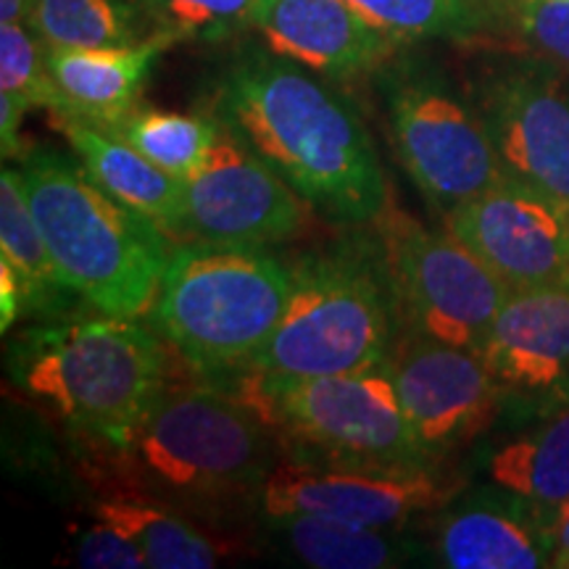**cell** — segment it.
<instances>
[{
	"label": "cell",
	"instance_id": "obj_1",
	"mask_svg": "<svg viewBox=\"0 0 569 569\" xmlns=\"http://www.w3.org/2000/svg\"><path fill=\"white\" fill-rule=\"evenodd\" d=\"M217 117L325 217L365 224L388 206L382 163L353 106L267 46H248L224 69Z\"/></svg>",
	"mask_w": 569,
	"mask_h": 569
},
{
	"label": "cell",
	"instance_id": "obj_2",
	"mask_svg": "<svg viewBox=\"0 0 569 569\" xmlns=\"http://www.w3.org/2000/svg\"><path fill=\"white\" fill-rule=\"evenodd\" d=\"M19 172L63 288L101 315H148L172 256L167 232L106 193L80 159L30 148Z\"/></svg>",
	"mask_w": 569,
	"mask_h": 569
},
{
	"label": "cell",
	"instance_id": "obj_3",
	"mask_svg": "<svg viewBox=\"0 0 569 569\" xmlns=\"http://www.w3.org/2000/svg\"><path fill=\"white\" fill-rule=\"evenodd\" d=\"M293 280L267 248L188 240L172 248L148 317L198 372H240L280 325Z\"/></svg>",
	"mask_w": 569,
	"mask_h": 569
},
{
	"label": "cell",
	"instance_id": "obj_4",
	"mask_svg": "<svg viewBox=\"0 0 569 569\" xmlns=\"http://www.w3.org/2000/svg\"><path fill=\"white\" fill-rule=\"evenodd\" d=\"M17 377L71 427L130 448L167 388L169 369L159 332L98 311L34 336L19 351Z\"/></svg>",
	"mask_w": 569,
	"mask_h": 569
},
{
	"label": "cell",
	"instance_id": "obj_5",
	"mask_svg": "<svg viewBox=\"0 0 569 569\" xmlns=\"http://www.w3.org/2000/svg\"><path fill=\"white\" fill-rule=\"evenodd\" d=\"M293 274L280 325L240 372L296 380L388 365L398 309L380 259L306 256Z\"/></svg>",
	"mask_w": 569,
	"mask_h": 569
},
{
	"label": "cell",
	"instance_id": "obj_6",
	"mask_svg": "<svg viewBox=\"0 0 569 569\" xmlns=\"http://www.w3.org/2000/svg\"><path fill=\"white\" fill-rule=\"evenodd\" d=\"M377 82L398 163L440 219L501 180L478 106H469L436 63L393 56L377 69Z\"/></svg>",
	"mask_w": 569,
	"mask_h": 569
},
{
	"label": "cell",
	"instance_id": "obj_7",
	"mask_svg": "<svg viewBox=\"0 0 569 569\" xmlns=\"http://www.w3.org/2000/svg\"><path fill=\"white\" fill-rule=\"evenodd\" d=\"M238 398L269 430L332 453L336 461L425 465L388 365L356 372L269 380L238 372Z\"/></svg>",
	"mask_w": 569,
	"mask_h": 569
},
{
	"label": "cell",
	"instance_id": "obj_8",
	"mask_svg": "<svg viewBox=\"0 0 569 569\" xmlns=\"http://www.w3.org/2000/svg\"><path fill=\"white\" fill-rule=\"evenodd\" d=\"M375 222L382 269L409 330L480 351L511 293L509 284L446 227L430 230L390 203Z\"/></svg>",
	"mask_w": 569,
	"mask_h": 569
},
{
	"label": "cell",
	"instance_id": "obj_9",
	"mask_svg": "<svg viewBox=\"0 0 569 569\" xmlns=\"http://www.w3.org/2000/svg\"><path fill=\"white\" fill-rule=\"evenodd\" d=\"M267 430L232 393L167 386L127 451L159 486L224 493L261 486L272 472Z\"/></svg>",
	"mask_w": 569,
	"mask_h": 569
},
{
	"label": "cell",
	"instance_id": "obj_10",
	"mask_svg": "<svg viewBox=\"0 0 569 569\" xmlns=\"http://www.w3.org/2000/svg\"><path fill=\"white\" fill-rule=\"evenodd\" d=\"M182 182V243L267 248L303 227V198L224 122L211 153Z\"/></svg>",
	"mask_w": 569,
	"mask_h": 569
},
{
	"label": "cell",
	"instance_id": "obj_11",
	"mask_svg": "<svg viewBox=\"0 0 569 569\" xmlns=\"http://www.w3.org/2000/svg\"><path fill=\"white\" fill-rule=\"evenodd\" d=\"M451 488L425 465H367L338 461L336 467L277 465L259 486L261 509L277 517H332L348 522L396 528L419 511L448 501Z\"/></svg>",
	"mask_w": 569,
	"mask_h": 569
},
{
	"label": "cell",
	"instance_id": "obj_12",
	"mask_svg": "<svg viewBox=\"0 0 569 569\" xmlns=\"http://www.w3.org/2000/svg\"><path fill=\"white\" fill-rule=\"evenodd\" d=\"M443 227L511 293L569 284V211L530 184L501 177L486 193L446 213Z\"/></svg>",
	"mask_w": 569,
	"mask_h": 569
},
{
	"label": "cell",
	"instance_id": "obj_13",
	"mask_svg": "<svg viewBox=\"0 0 569 569\" xmlns=\"http://www.w3.org/2000/svg\"><path fill=\"white\" fill-rule=\"evenodd\" d=\"M388 369L427 457L478 436L493 422L503 398L480 351L415 332L390 353Z\"/></svg>",
	"mask_w": 569,
	"mask_h": 569
},
{
	"label": "cell",
	"instance_id": "obj_14",
	"mask_svg": "<svg viewBox=\"0 0 569 569\" xmlns=\"http://www.w3.org/2000/svg\"><path fill=\"white\" fill-rule=\"evenodd\" d=\"M478 111L503 177L569 211V96L557 77L538 67L501 71L482 88Z\"/></svg>",
	"mask_w": 569,
	"mask_h": 569
},
{
	"label": "cell",
	"instance_id": "obj_15",
	"mask_svg": "<svg viewBox=\"0 0 569 569\" xmlns=\"http://www.w3.org/2000/svg\"><path fill=\"white\" fill-rule=\"evenodd\" d=\"M503 396L569 401V284L515 290L480 348Z\"/></svg>",
	"mask_w": 569,
	"mask_h": 569
},
{
	"label": "cell",
	"instance_id": "obj_16",
	"mask_svg": "<svg viewBox=\"0 0 569 569\" xmlns=\"http://www.w3.org/2000/svg\"><path fill=\"white\" fill-rule=\"evenodd\" d=\"M248 30L272 53L330 80L372 74L403 46L346 0H259Z\"/></svg>",
	"mask_w": 569,
	"mask_h": 569
},
{
	"label": "cell",
	"instance_id": "obj_17",
	"mask_svg": "<svg viewBox=\"0 0 569 569\" xmlns=\"http://www.w3.org/2000/svg\"><path fill=\"white\" fill-rule=\"evenodd\" d=\"M553 517L509 490L488 486L446 511L436 532L438 565L448 569L551 567Z\"/></svg>",
	"mask_w": 569,
	"mask_h": 569
},
{
	"label": "cell",
	"instance_id": "obj_18",
	"mask_svg": "<svg viewBox=\"0 0 569 569\" xmlns=\"http://www.w3.org/2000/svg\"><path fill=\"white\" fill-rule=\"evenodd\" d=\"M174 42L148 34L130 48H46V63L63 98V111L51 117H74L109 130L140 106L142 88L159 56Z\"/></svg>",
	"mask_w": 569,
	"mask_h": 569
},
{
	"label": "cell",
	"instance_id": "obj_19",
	"mask_svg": "<svg viewBox=\"0 0 569 569\" xmlns=\"http://www.w3.org/2000/svg\"><path fill=\"white\" fill-rule=\"evenodd\" d=\"M71 151L106 193L148 217L169 240H184V182L148 161L130 142L74 117H53Z\"/></svg>",
	"mask_w": 569,
	"mask_h": 569
},
{
	"label": "cell",
	"instance_id": "obj_20",
	"mask_svg": "<svg viewBox=\"0 0 569 569\" xmlns=\"http://www.w3.org/2000/svg\"><path fill=\"white\" fill-rule=\"evenodd\" d=\"M486 475L490 486L557 517L569 501V407H559L538 427L498 446L488 457Z\"/></svg>",
	"mask_w": 569,
	"mask_h": 569
},
{
	"label": "cell",
	"instance_id": "obj_21",
	"mask_svg": "<svg viewBox=\"0 0 569 569\" xmlns=\"http://www.w3.org/2000/svg\"><path fill=\"white\" fill-rule=\"evenodd\" d=\"M290 551L317 569H390L415 561L425 549L390 528L348 522L332 517L272 519Z\"/></svg>",
	"mask_w": 569,
	"mask_h": 569
},
{
	"label": "cell",
	"instance_id": "obj_22",
	"mask_svg": "<svg viewBox=\"0 0 569 569\" xmlns=\"http://www.w3.org/2000/svg\"><path fill=\"white\" fill-rule=\"evenodd\" d=\"M92 515L124 530L146 553L148 567L211 569L222 557L206 532L159 503L132 496H109L92 503Z\"/></svg>",
	"mask_w": 569,
	"mask_h": 569
},
{
	"label": "cell",
	"instance_id": "obj_23",
	"mask_svg": "<svg viewBox=\"0 0 569 569\" xmlns=\"http://www.w3.org/2000/svg\"><path fill=\"white\" fill-rule=\"evenodd\" d=\"M30 30L46 48H130L146 40L134 0H38Z\"/></svg>",
	"mask_w": 569,
	"mask_h": 569
},
{
	"label": "cell",
	"instance_id": "obj_24",
	"mask_svg": "<svg viewBox=\"0 0 569 569\" xmlns=\"http://www.w3.org/2000/svg\"><path fill=\"white\" fill-rule=\"evenodd\" d=\"M219 130V117L148 109L142 103L127 113L122 122L109 127L111 134L130 142L134 151L180 180L193 174L206 161Z\"/></svg>",
	"mask_w": 569,
	"mask_h": 569
},
{
	"label": "cell",
	"instance_id": "obj_25",
	"mask_svg": "<svg viewBox=\"0 0 569 569\" xmlns=\"http://www.w3.org/2000/svg\"><path fill=\"white\" fill-rule=\"evenodd\" d=\"M0 259L9 261L24 284L27 309H46L59 290H67L27 201L19 167L0 172Z\"/></svg>",
	"mask_w": 569,
	"mask_h": 569
},
{
	"label": "cell",
	"instance_id": "obj_26",
	"mask_svg": "<svg viewBox=\"0 0 569 569\" xmlns=\"http://www.w3.org/2000/svg\"><path fill=\"white\" fill-rule=\"evenodd\" d=\"M398 42L472 40L490 21L488 0H346Z\"/></svg>",
	"mask_w": 569,
	"mask_h": 569
},
{
	"label": "cell",
	"instance_id": "obj_27",
	"mask_svg": "<svg viewBox=\"0 0 569 569\" xmlns=\"http://www.w3.org/2000/svg\"><path fill=\"white\" fill-rule=\"evenodd\" d=\"M259 0H134L151 34L167 40H222L248 27Z\"/></svg>",
	"mask_w": 569,
	"mask_h": 569
},
{
	"label": "cell",
	"instance_id": "obj_28",
	"mask_svg": "<svg viewBox=\"0 0 569 569\" xmlns=\"http://www.w3.org/2000/svg\"><path fill=\"white\" fill-rule=\"evenodd\" d=\"M0 92L27 109L63 111V98L46 63V46L27 24H0Z\"/></svg>",
	"mask_w": 569,
	"mask_h": 569
},
{
	"label": "cell",
	"instance_id": "obj_29",
	"mask_svg": "<svg viewBox=\"0 0 569 569\" xmlns=\"http://www.w3.org/2000/svg\"><path fill=\"white\" fill-rule=\"evenodd\" d=\"M519 30L543 59L569 74V0H525Z\"/></svg>",
	"mask_w": 569,
	"mask_h": 569
},
{
	"label": "cell",
	"instance_id": "obj_30",
	"mask_svg": "<svg viewBox=\"0 0 569 569\" xmlns=\"http://www.w3.org/2000/svg\"><path fill=\"white\" fill-rule=\"evenodd\" d=\"M74 565L84 569H142L146 553L117 525L96 519V525L77 532Z\"/></svg>",
	"mask_w": 569,
	"mask_h": 569
},
{
	"label": "cell",
	"instance_id": "obj_31",
	"mask_svg": "<svg viewBox=\"0 0 569 569\" xmlns=\"http://www.w3.org/2000/svg\"><path fill=\"white\" fill-rule=\"evenodd\" d=\"M24 111H30L24 103L17 101V98L6 96V92H0V146H3L6 159L19 161L21 156L30 151V148L21 146V134H19Z\"/></svg>",
	"mask_w": 569,
	"mask_h": 569
},
{
	"label": "cell",
	"instance_id": "obj_32",
	"mask_svg": "<svg viewBox=\"0 0 569 569\" xmlns=\"http://www.w3.org/2000/svg\"><path fill=\"white\" fill-rule=\"evenodd\" d=\"M21 309H27L24 284L19 274L13 272L9 261L0 259V330L9 332V327L17 322Z\"/></svg>",
	"mask_w": 569,
	"mask_h": 569
},
{
	"label": "cell",
	"instance_id": "obj_33",
	"mask_svg": "<svg viewBox=\"0 0 569 569\" xmlns=\"http://www.w3.org/2000/svg\"><path fill=\"white\" fill-rule=\"evenodd\" d=\"M553 553H551V567L569 569V501L557 511L553 517Z\"/></svg>",
	"mask_w": 569,
	"mask_h": 569
},
{
	"label": "cell",
	"instance_id": "obj_34",
	"mask_svg": "<svg viewBox=\"0 0 569 569\" xmlns=\"http://www.w3.org/2000/svg\"><path fill=\"white\" fill-rule=\"evenodd\" d=\"M38 0H0V24H30Z\"/></svg>",
	"mask_w": 569,
	"mask_h": 569
}]
</instances>
